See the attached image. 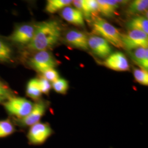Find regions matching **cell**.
<instances>
[{
    "instance_id": "27",
    "label": "cell",
    "mask_w": 148,
    "mask_h": 148,
    "mask_svg": "<svg viewBox=\"0 0 148 148\" xmlns=\"http://www.w3.org/2000/svg\"><path fill=\"white\" fill-rule=\"evenodd\" d=\"M3 101H3V99H1V98H0V103H1L2 102H3Z\"/></svg>"
},
{
    "instance_id": "26",
    "label": "cell",
    "mask_w": 148,
    "mask_h": 148,
    "mask_svg": "<svg viewBox=\"0 0 148 148\" xmlns=\"http://www.w3.org/2000/svg\"><path fill=\"white\" fill-rule=\"evenodd\" d=\"M88 11L92 16H95V13L98 12V3L97 0H86Z\"/></svg>"
},
{
    "instance_id": "17",
    "label": "cell",
    "mask_w": 148,
    "mask_h": 148,
    "mask_svg": "<svg viewBox=\"0 0 148 148\" xmlns=\"http://www.w3.org/2000/svg\"><path fill=\"white\" fill-rule=\"evenodd\" d=\"M148 0H135L129 5L127 12L130 15H137L148 10Z\"/></svg>"
},
{
    "instance_id": "20",
    "label": "cell",
    "mask_w": 148,
    "mask_h": 148,
    "mask_svg": "<svg viewBox=\"0 0 148 148\" xmlns=\"http://www.w3.org/2000/svg\"><path fill=\"white\" fill-rule=\"evenodd\" d=\"M15 130V127L10 120H0V138L10 136Z\"/></svg>"
},
{
    "instance_id": "7",
    "label": "cell",
    "mask_w": 148,
    "mask_h": 148,
    "mask_svg": "<svg viewBox=\"0 0 148 148\" xmlns=\"http://www.w3.org/2000/svg\"><path fill=\"white\" fill-rule=\"evenodd\" d=\"M47 104L44 101H38L34 104L31 112L27 116L17 120L19 126L21 127H31L40 121L46 113Z\"/></svg>"
},
{
    "instance_id": "9",
    "label": "cell",
    "mask_w": 148,
    "mask_h": 148,
    "mask_svg": "<svg viewBox=\"0 0 148 148\" xmlns=\"http://www.w3.org/2000/svg\"><path fill=\"white\" fill-rule=\"evenodd\" d=\"M88 45L92 52L101 58H106L111 54L112 49L109 43L102 37L96 35L90 36Z\"/></svg>"
},
{
    "instance_id": "24",
    "label": "cell",
    "mask_w": 148,
    "mask_h": 148,
    "mask_svg": "<svg viewBox=\"0 0 148 148\" xmlns=\"http://www.w3.org/2000/svg\"><path fill=\"white\" fill-rule=\"evenodd\" d=\"M43 78L48 80L49 82H53L59 79V75L57 71L54 69H48L42 73Z\"/></svg>"
},
{
    "instance_id": "22",
    "label": "cell",
    "mask_w": 148,
    "mask_h": 148,
    "mask_svg": "<svg viewBox=\"0 0 148 148\" xmlns=\"http://www.w3.org/2000/svg\"><path fill=\"white\" fill-rule=\"evenodd\" d=\"M133 74L135 79L138 83L144 86H148V71L143 69H135L134 70Z\"/></svg>"
},
{
    "instance_id": "25",
    "label": "cell",
    "mask_w": 148,
    "mask_h": 148,
    "mask_svg": "<svg viewBox=\"0 0 148 148\" xmlns=\"http://www.w3.org/2000/svg\"><path fill=\"white\" fill-rule=\"evenodd\" d=\"M38 84L41 93L45 95H48L52 88V85L50 82L42 77L40 79H38Z\"/></svg>"
},
{
    "instance_id": "5",
    "label": "cell",
    "mask_w": 148,
    "mask_h": 148,
    "mask_svg": "<svg viewBox=\"0 0 148 148\" xmlns=\"http://www.w3.org/2000/svg\"><path fill=\"white\" fill-rule=\"evenodd\" d=\"M121 40L123 48L130 51L138 48H148V35L139 30H131L126 34H121Z\"/></svg>"
},
{
    "instance_id": "13",
    "label": "cell",
    "mask_w": 148,
    "mask_h": 148,
    "mask_svg": "<svg viewBox=\"0 0 148 148\" xmlns=\"http://www.w3.org/2000/svg\"><path fill=\"white\" fill-rule=\"evenodd\" d=\"M98 3V11L103 16L107 17H112L115 14L119 4L124 3L123 1H108V0H97Z\"/></svg>"
},
{
    "instance_id": "1",
    "label": "cell",
    "mask_w": 148,
    "mask_h": 148,
    "mask_svg": "<svg viewBox=\"0 0 148 148\" xmlns=\"http://www.w3.org/2000/svg\"><path fill=\"white\" fill-rule=\"evenodd\" d=\"M35 31L32 41L27 46L34 51H47L58 42L62 29L58 22L55 20L42 21L35 25Z\"/></svg>"
},
{
    "instance_id": "12",
    "label": "cell",
    "mask_w": 148,
    "mask_h": 148,
    "mask_svg": "<svg viewBox=\"0 0 148 148\" xmlns=\"http://www.w3.org/2000/svg\"><path fill=\"white\" fill-rule=\"evenodd\" d=\"M62 17L66 21L78 27L85 25L84 17L82 13L75 8L67 6L65 7L61 12Z\"/></svg>"
},
{
    "instance_id": "16",
    "label": "cell",
    "mask_w": 148,
    "mask_h": 148,
    "mask_svg": "<svg viewBox=\"0 0 148 148\" xmlns=\"http://www.w3.org/2000/svg\"><path fill=\"white\" fill-rule=\"evenodd\" d=\"M73 3L71 0H48L46 5V11L49 13H54Z\"/></svg>"
},
{
    "instance_id": "8",
    "label": "cell",
    "mask_w": 148,
    "mask_h": 148,
    "mask_svg": "<svg viewBox=\"0 0 148 148\" xmlns=\"http://www.w3.org/2000/svg\"><path fill=\"white\" fill-rule=\"evenodd\" d=\"M35 31V25L23 24L17 27L8 38L12 42L16 44L27 45L32 41Z\"/></svg>"
},
{
    "instance_id": "19",
    "label": "cell",
    "mask_w": 148,
    "mask_h": 148,
    "mask_svg": "<svg viewBox=\"0 0 148 148\" xmlns=\"http://www.w3.org/2000/svg\"><path fill=\"white\" fill-rule=\"evenodd\" d=\"M12 59V49L7 43L0 38V62L10 63Z\"/></svg>"
},
{
    "instance_id": "10",
    "label": "cell",
    "mask_w": 148,
    "mask_h": 148,
    "mask_svg": "<svg viewBox=\"0 0 148 148\" xmlns=\"http://www.w3.org/2000/svg\"><path fill=\"white\" fill-rule=\"evenodd\" d=\"M106 67L117 71H126L129 70V63L126 56L120 52L111 54L104 61Z\"/></svg>"
},
{
    "instance_id": "6",
    "label": "cell",
    "mask_w": 148,
    "mask_h": 148,
    "mask_svg": "<svg viewBox=\"0 0 148 148\" xmlns=\"http://www.w3.org/2000/svg\"><path fill=\"white\" fill-rule=\"evenodd\" d=\"M33 68L42 73L48 69H54L57 62L53 55L47 51L37 52L30 59Z\"/></svg>"
},
{
    "instance_id": "3",
    "label": "cell",
    "mask_w": 148,
    "mask_h": 148,
    "mask_svg": "<svg viewBox=\"0 0 148 148\" xmlns=\"http://www.w3.org/2000/svg\"><path fill=\"white\" fill-rule=\"evenodd\" d=\"M3 106L9 114L21 119L31 112L34 104L24 98L13 97L5 101Z\"/></svg>"
},
{
    "instance_id": "4",
    "label": "cell",
    "mask_w": 148,
    "mask_h": 148,
    "mask_svg": "<svg viewBox=\"0 0 148 148\" xmlns=\"http://www.w3.org/2000/svg\"><path fill=\"white\" fill-rule=\"evenodd\" d=\"M53 134V130L48 123L39 122L30 127L27 138L29 144L38 145L45 143Z\"/></svg>"
},
{
    "instance_id": "21",
    "label": "cell",
    "mask_w": 148,
    "mask_h": 148,
    "mask_svg": "<svg viewBox=\"0 0 148 148\" xmlns=\"http://www.w3.org/2000/svg\"><path fill=\"white\" fill-rule=\"evenodd\" d=\"M52 87L54 90L60 94L65 95L69 88L68 82L64 79H58L52 82Z\"/></svg>"
},
{
    "instance_id": "15",
    "label": "cell",
    "mask_w": 148,
    "mask_h": 148,
    "mask_svg": "<svg viewBox=\"0 0 148 148\" xmlns=\"http://www.w3.org/2000/svg\"><path fill=\"white\" fill-rule=\"evenodd\" d=\"M127 25L130 30H139L148 34V21L145 16H136L127 23Z\"/></svg>"
},
{
    "instance_id": "2",
    "label": "cell",
    "mask_w": 148,
    "mask_h": 148,
    "mask_svg": "<svg viewBox=\"0 0 148 148\" xmlns=\"http://www.w3.org/2000/svg\"><path fill=\"white\" fill-rule=\"evenodd\" d=\"M92 27L93 32L96 36L104 38L116 47L123 48L121 34L110 23L95 16Z\"/></svg>"
},
{
    "instance_id": "18",
    "label": "cell",
    "mask_w": 148,
    "mask_h": 148,
    "mask_svg": "<svg viewBox=\"0 0 148 148\" xmlns=\"http://www.w3.org/2000/svg\"><path fill=\"white\" fill-rule=\"evenodd\" d=\"M26 92L29 97L34 100H37L41 97L42 93L40 89L38 79H32L28 82Z\"/></svg>"
},
{
    "instance_id": "14",
    "label": "cell",
    "mask_w": 148,
    "mask_h": 148,
    "mask_svg": "<svg viewBox=\"0 0 148 148\" xmlns=\"http://www.w3.org/2000/svg\"><path fill=\"white\" fill-rule=\"evenodd\" d=\"M130 54L135 63L137 64L142 69L148 71V48H138L133 50Z\"/></svg>"
},
{
    "instance_id": "23",
    "label": "cell",
    "mask_w": 148,
    "mask_h": 148,
    "mask_svg": "<svg viewBox=\"0 0 148 148\" xmlns=\"http://www.w3.org/2000/svg\"><path fill=\"white\" fill-rule=\"evenodd\" d=\"M13 97L14 96L12 91L7 85L0 81V98L5 101L8 100Z\"/></svg>"
},
{
    "instance_id": "11",
    "label": "cell",
    "mask_w": 148,
    "mask_h": 148,
    "mask_svg": "<svg viewBox=\"0 0 148 148\" xmlns=\"http://www.w3.org/2000/svg\"><path fill=\"white\" fill-rule=\"evenodd\" d=\"M66 41L71 46L81 49H88V38L82 32L71 30L68 32L65 35Z\"/></svg>"
}]
</instances>
